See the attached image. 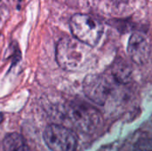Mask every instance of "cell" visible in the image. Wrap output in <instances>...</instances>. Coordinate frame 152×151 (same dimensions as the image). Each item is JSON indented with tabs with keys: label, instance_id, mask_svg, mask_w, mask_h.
<instances>
[{
	"label": "cell",
	"instance_id": "cell-1",
	"mask_svg": "<svg viewBox=\"0 0 152 151\" xmlns=\"http://www.w3.org/2000/svg\"><path fill=\"white\" fill-rule=\"evenodd\" d=\"M90 48L74 36L62 37L56 45V61L64 70L78 71L86 65Z\"/></svg>",
	"mask_w": 152,
	"mask_h": 151
},
{
	"label": "cell",
	"instance_id": "cell-2",
	"mask_svg": "<svg viewBox=\"0 0 152 151\" xmlns=\"http://www.w3.org/2000/svg\"><path fill=\"white\" fill-rule=\"evenodd\" d=\"M69 27L74 37L91 47L98 44L103 33L102 22L88 14L73 15L69 21Z\"/></svg>",
	"mask_w": 152,
	"mask_h": 151
},
{
	"label": "cell",
	"instance_id": "cell-3",
	"mask_svg": "<svg viewBox=\"0 0 152 151\" xmlns=\"http://www.w3.org/2000/svg\"><path fill=\"white\" fill-rule=\"evenodd\" d=\"M44 140L52 151H75L77 145L76 133L59 125H48L44 132Z\"/></svg>",
	"mask_w": 152,
	"mask_h": 151
},
{
	"label": "cell",
	"instance_id": "cell-4",
	"mask_svg": "<svg viewBox=\"0 0 152 151\" xmlns=\"http://www.w3.org/2000/svg\"><path fill=\"white\" fill-rule=\"evenodd\" d=\"M111 88V81L104 75H88L86 77L83 84V89L86 97L99 105L106 102Z\"/></svg>",
	"mask_w": 152,
	"mask_h": 151
},
{
	"label": "cell",
	"instance_id": "cell-5",
	"mask_svg": "<svg viewBox=\"0 0 152 151\" xmlns=\"http://www.w3.org/2000/svg\"><path fill=\"white\" fill-rule=\"evenodd\" d=\"M69 117L73 124L84 133H93L101 123L99 112L86 105H74L69 109Z\"/></svg>",
	"mask_w": 152,
	"mask_h": 151
},
{
	"label": "cell",
	"instance_id": "cell-6",
	"mask_svg": "<svg viewBox=\"0 0 152 151\" xmlns=\"http://www.w3.org/2000/svg\"><path fill=\"white\" fill-rule=\"evenodd\" d=\"M151 51V42L145 34L142 32L132 34L127 44V53L134 63L138 65L146 63L150 58Z\"/></svg>",
	"mask_w": 152,
	"mask_h": 151
},
{
	"label": "cell",
	"instance_id": "cell-7",
	"mask_svg": "<svg viewBox=\"0 0 152 151\" xmlns=\"http://www.w3.org/2000/svg\"><path fill=\"white\" fill-rule=\"evenodd\" d=\"M111 75L117 82L126 84L131 80L132 68L125 61H118L112 66Z\"/></svg>",
	"mask_w": 152,
	"mask_h": 151
},
{
	"label": "cell",
	"instance_id": "cell-8",
	"mask_svg": "<svg viewBox=\"0 0 152 151\" xmlns=\"http://www.w3.org/2000/svg\"><path fill=\"white\" fill-rule=\"evenodd\" d=\"M4 151H29L24 138L16 133L6 135L3 142Z\"/></svg>",
	"mask_w": 152,
	"mask_h": 151
},
{
	"label": "cell",
	"instance_id": "cell-9",
	"mask_svg": "<svg viewBox=\"0 0 152 151\" xmlns=\"http://www.w3.org/2000/svg\"><path fill=\"white\" fill-rule=\"evenodd\" d=\"M134 151H152V140H141L135 146Z\"/></svg>",
	"mask_w": 152,
	"mask_h": 151
},
{
	"label": "cell",
	"instance_id": "cell-10",
	"mask_svg": "<svg viewBox=\"0 0 152 151\" xmlns=\"http://www.w3.org/2000/svg\"><path fill=\"white\" fill-rule=\"evenodd\" d=\"M0 1H1V0H0Z\"/></svg>",
	"mask_w": 152,
	"mask_h": 151
}]
</instances>
